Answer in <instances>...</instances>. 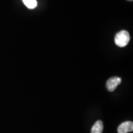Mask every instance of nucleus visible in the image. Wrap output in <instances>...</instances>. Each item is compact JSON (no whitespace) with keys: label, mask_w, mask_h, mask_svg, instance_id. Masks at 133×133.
I'll return each instance as SVG.
<instances>
[{"label":"nucleus","mask_w":133,"mask_h":133,"mask_svg":"<svg viewBox=\"0 0 133 133\" xmlns=\"http://www.w3.org/2000/svg\"><path fill=\"white\" fill-rule=\"evenodd\" d=\"M130 40V35L128 31L126 30H121L115 35V43L118 47L123 48L128 44Z\"/></svg>","instance_id":"obj_1"},{"label":"nucleus","mask_w":133,"mask_h":133,"mask_svg":"<svg viewBox=\"0 0 133 133\" xmlns=\"http://www.w3.org/2000/svg\"><path fill=\"white\" fill-rule=\"evenodd\" d=\"M121 83V79L118 76H114L108 79L106 83V88L107 90L110 92L114 91L116 87Z\"/></svg>","instance_id":"obj_2"},{"label":"nucleus","mask_w":133,"mask_h":133,"mask_svg":"<svg viewBox=\"0 0 133 133\" xmlns=\"http://www.w3.org/2000/svg\"><path fill=\"white\" fill-rule=\"evenodd\" d=\"M133 131V123L132 121H125L121 123L118 128V133H128Z\"/></svg>","instance_id":"obj_3"},{"label":"nucleus","mask_w":133,"mask_h":133,"mask_svg":"<svg viewBox=\"0 0 133 133\" xmlns=\"http://www.w3.org/2000/svg\"><path fill=\"white\" fill-rule=\"evenodd\" d=\"M104 124L102 121L98 120L96 121L91 129V133H102Z\"/></svg>","instance_id":"obj_4"},{"label":"nucleus","mask_w":133,"mask_h":133,"mask_svg":"<svg viewBox=\"0 0 133 133\" xmlns=\"http://www.w3.org/2000/svg\"><path fill=\"white\" fill-rule=\"evenodd\" d=\"M24 4L29 9H35L37 6V1L36 0H22Z\"/></svg>","instance_id":"obj_5"},{"label":"nucleus","mask_w":133,"mask_h":133,"mask_svg":"<svg viewBox=\"0 0 133 133\" xmlns=\"http://www.w3.org/2000/svg\"><path fill=\"white\" fill-rule=\"evenodd\" d=\"M127 1H132L133 0H127Z\"/></svg>","instance_id":"obj_6"}]
</instances>
